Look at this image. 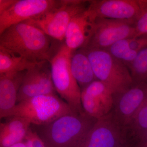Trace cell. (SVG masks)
Returning a JSON list of instances; mask_svg holds the SVG:
<instances>
[{
    "instance_id": "16",
    "label": "cell",
    "mask_w": 147,
    "mask_h": 147,
    "mask_svg": "<svg viewBox=\"0 0 147 147\" xmlns=\"http://www.w3.org/2000/svg\"><path fill=\"white\" fill-rule=\"evenodd\" d=\"M70 68L74 79L81 90L97 79L91 64L83 49L74 51L70 59Z\"/></svg>"
},
{
    "instance_id": "7",
    "label": "cell",
    "mask_w": 147,
    "mask_h": 147,
    "mask_svg": "<svg viewBox=\"0 0 147 147\" xmlns=\"http://www.w3.org/2000/svg\"><path fill=\"white\" fill-rule=\"evenodd\" d=\"M135 36L134 21L97 18L91 38L84 48L106 50L119 40Z\"/></svg>"
},
{
    "instance_id": "26",
    "label": "cell",
    "mask_w": 147,
    "mask_h": 147,
    "mask_svg": "<svg viewBox=\"0 0 147 147\" xmlns=\"http://www.w3.org/2000/svg\"><path fill=\"white\" fill-rule=\"evenodd\" d=\"M16 0H0V13L12 5Z\"/></svg>"
},
{
    "instance_id": "19",
    "label": "cell",
    "mask_w": 147,
    "mask_h": 147,
    "mask_svg": "<svg viewBox=\"0 0 147 147\" xmlns=\"http://www.w3.org/2000/svg\"><path fill=\"white\" fill-rule=\"evenodd\" d=\"M128 69L133 85L147 81V47L138 52Z\"/></svg>"
},
{
    "instance_id": "29",
    "label": "cell",
    "mask_w": 147,
    "mask_h": 147,
    "mask_svg": "<svg viewBox=\"0 0 147 147\" xmlns=\"http://www.w3.org/2000/svg\"><path fill=\"white\" fill-rule=\"evenodd\" d=\"M130 147L129 146H127L126 144H123L120 147Z\"/></svg>"
},
{
    "instance_id": "27",
    "label": "cell",
    "mask_w": 147,
    "mask_h": 147,
    "mask_svg": "<svg viewBox=\"0 0 147 147\" xmlns=\"http://www.w3.org/2000/svg\"><path fill=\"white\" fill-rule=\"evenodd\" d=\"M133 147H147V134L140 142Z\"/></svg>"
},
{
    "instance_id": "13",
    "label": "cell",
    "mask_w": 147,
    "mask_h": 147,
    "mask_svg": "<svg viewBox=\"0 0 147 147\" xmlns=\"http://www.w3.org/2000/svg\"><path fill=\"white\" fill-rule=\"evenodd\" d=\"M97 18L90 4L88 9L74 17L69 24L65 43L73 52L86 47L91 38Z\"/></svg>"
},
{
    "instance_id": "24",
    "label": "cell",
    "mask_w": 147,
    "mask_h": 147,
    "mask_svg": "<svg viewBox=\"0 0 147 147\" xmlns=\"http://www.w3.org/2000/svg\"><path fill=\"white\" fill-rule=\"evenodd\" d=\"M128 42L130 49L139 52L147 47V35L128 38Z\"/></svg>"
},
{
    "instance_id": "14",
    "label": "cell",
    "mask_w": 147,
    "mask_h": 147,
    "mask_svg": "<svg viewBox=\"0 0 147 147\" xmlns=\"http://www.w3.org/2000/svg\"><path fill=\"white\" fill-rule=\"evenodd\" d=\"M90 4L97 18L135 22L140 11L138 0H94Z\"/></svg>"
},
{
    "instance_id": "3",
    "label": "cell",
    "mask_w": 147,
    "mask_h": 147,
    "mask_svg": "<svg viewBox=\"0 0 147 147\" xmlns=\"http://www.w3.org/2000/svg\"><path fill=\"white\" fill-rule=\"evenodd\" d=\"M74 113L65 101L56 94L42 95L18 102L6 117H19L36 125H43Z\"/></svg>"
},
{
    "instance_id": "17",
    "label": "cell",
    "mask_w": 147,
    "mask_h": 147,
    "mask_svg": "<svg viewBox=\"0 0 147 147\" xmlns=\"http://www.w3.org/2000/svg\"><path fill=\"white\" fill-rule=\"evenodd\" d=\"M125 142L133 147L147 134V98L122 131Z\"/></svg>"
},
{
    "instance_id": "12",
    "label": "cell",
    "mask_w": 147,
    "mask_h": 147,
    "mask_svg": "<svg viewBox=\"0 0 147 147\" xmlns=\"http://www.w3.org/2000/svg\"><path fill=\"white\" fill-rule=\"evenodd\" d=\"M81 101L85 113L98 119L112 111L114 95L105 84L97 80L82 90Z\"/></svg>"
},
{
    "instance_id": "5",
    "label": "cell",
    "mask_w": 147,
    "mask_h": 147,
    "mask_svg": "<svg viewBox=\"0 0 147 147\" xmlns=\"http://www.w3.org/2000/svg\"><path fill=\"white\" fill-rule=\"evenodd\" d=\"M74 52L65 43L49 61L52 80L55 90L69 105L74 113H85L81 101L82 90L72 75L70 59Z\"/></svg>"
},
{
    "instance_id": "2",
    "label": "cell",
    "mask_w": 147,
    "mask_h": 147,
    "mask_svg": "<svg viewBox=\"0 0 147 147\" xmlns=\"http://www.w3.org/2000/svg\"><path fill=\"white\" fill-rule=\"evenodd\" d=\"M97 119L84 113L65 115L39 126L37 134L46 147H77Z\"/></svg>"
},
{
    "instance_id": "1",
    "label": "cell",
    "mask_w": 147,
    "mask_h": 147,
    "mask_svg": "<svg viewBox=\"0 0 147 147\" xmlns=\"http://www.w3.org/2000/svg\"><path fill=\"white\" fill-rule=\"evenodd\" d=\"M53 38L26 22L13 25L0 34V47L34 63L49 61L57 52Z\"/></svg>"
},
{
    "instance_id": "18",
    "label": "cell",
    "mask_w": 147,
    "mask_h": 147,
    "mask_svg": "<svg viewBox=\"0 0 147 147\" xmlns=\"http://www.w3.org/2000/svg\"><path fill=\"white\" fill-rule=\"evenodd\" d=\"M38 63L14 55L0 47V74L27 71Z\"/></svg>"
},
{
    "instance_id": "25",
    "label": "cell",
    "mask_w": 147,
    "mask_h": 147,
    "mask_svg": "<svg viewBox=\"0 0 147 147\" xmlns=\"http://www.w3.org/2000/svg\"><path fill=\"white\" fill-rule=\"evenodd\" d=\"M25 139L29 141L32 147H46L37 133L33 131L30 128L28 130Z\"/></svg>"
},
{
    "instance_id": "20",
    "label": "cell",
    "mask_w": 147,
    "mask_h": 147,
    "mask_svg": "<svg viewBox=\"0 0 147 147\" xmlns=\"http://www.w3.org/2000/svg\"><path fill=\"white\" fill-rule=\"evenodd\" d=\"M128 39L119 40L106 50L113 57L124 64L128 68L136 58L138 52L130 49L129 46Z\"/></svg>"
},
{
    "instance_id": "22",
    "label": "cell",
    "mask_w": 147,
    "mask_h": 147,
    "mask_svg": "<svg viewBox=\"0 0 147 147\" xmlns=\"http://www.w3.org/2000/svg\"><path fill=\"white\" fill-rule=\"evenodd\" d=\"M140 11L134 22L135 37L147 35V0H138Z\"/></svg>"
},
{
    "instance_id": "9",
    "label": "cell",
    "mask_w": 147,
    "mask_h": 147,
    "mask_svg": "<svg viewBox=\"0 0 147 147\" xmlns=\"http://www.w3.org/2000/svg\"><path fill=\"white\" fill-rule=\"evenodd\" d=\"M147 98V81L133 85L123 92L114 96L110 113L122 131Z\"/></svg>"
},
{
    "instance_id": "8",
    "label": "cell",
    "mask_w": 147,
    "mask_h": 147,
    "mask_svg": "<svg viewBox=\"0 0 147 147\" xmlns=\"http://www.w3.org/2000/svg\"><path fill=\"white\" fill-rule=\"evenodd\" d=\"M56 0H17L0 13V34L9 27L39 17L59 3Z\"/></svg>"
},
{
    "instance_id": "23",
    "label": "cell",
    "mask_w": 147,
    "mask_h": 147,
    "mask_svg": "<svg viewBox=\"0 0 147 147\" xmlns=\"http://www.w3.org/2000/svg\"><path fill=\"white\" fill-rule=\"evenodd\" d=\"M25 128L16 132L0 136V147H9L22 142L29 129Z\"/></svg>"
},
{
    "instance_id": "21",
    "label": "cell",
    "mask_w": 147,
    "mask_h": 147,
    "mask_svg": "<svg viewBox=\"0 0 147 147\" xmlns=\"http://www.w3.org/2000/svg\"><path fill=\"white\" fill-rule=\"evenodd\" d=\"M10 120L0 125V136L30 128L31 123L26 119L19 117H11Z\"/></svg>"
},
{
    "instance_id": "15",
    "label": "cell",
    "mask_w": 147,
    "mask_h": 147,
    "mask_svg": "<svg viewBox=\"0 0 147 147\" xmlns=\"http://www.w3.org/2000/svg\"><path fill=\"white\" fill-rule=\"evenodd\" d=\"M26 71L0 74V118H5L17 102L18 91Z\"/></svg>"
},
{
    "instance_id": "11",
    "label": "cell",
    "mask_w": 147,
    "mask_h": 147,
    "mask_svg": "<svg viewBox=\"0 0 147 147\" xmlns=\"http://www.w3.org/2000/svg\"><path fill=\"white\" fill-rule=\"evenodd\" d=\"M123 144L122 131L110 113L97 119L77 147H119Z\"/></svg>"
},
{
    "instance_id": "10",
    "label": "cell",
    "mask_w": 147,
    "mask_h": 147,
    "mask_svg": "<svg viewBox=\"0 0 147 147\" xmlns=\"http://www.w3.org/2000/svg\"><path fill=\"white\" fill-rule=\"evenodd\" d=\"M49 63L40 62L26 71L18 91L17 103L37 96L55 94Z\"/></svg>"
},
{
    "instance_id": "28",
    "label": "cell",
    "mask_w": 147,
    "mask_h": 147,
    "mask_svg": "<svg viewBox=\"0 0 147 147\" xmlns=\"http://www.w3.org/2000/svg\"><path fill=\"white\" fill-rule=\"evenodd\" d=\"M9 147H26V146L25 142H21Z\"/></svg>"
},
{
    "instance_id": "6",
    "label": "cell",
    "mask_w": 147,
    "mask_h": 147,
    "mask_svg": "<svg viewBox=\"0 0 147 147\" xmlns=\"http://www.w3.org/2000/svg\"><path fill=\"white\" fill-rule=\"evenodd\" d=\"M90 1L61 0L57 6L34 19L25 21L38 28L53 39L63 41L74 17L88 9Z\"/></svg>"
},
{
    "instance_id": "4",
    "label": "cell",
    "mask_w": 147,
    "mask_h": 147,
    "mask_svg": "<svg viewBox=\"0 0 147 147\" xmlns=\"http://www.w3.org/2000/svg\"><path fill=\"white\" fill-rule=\"evenodd\" d=\"M82 49L89 59L96 79L111 90L114 96L123 92L133 86L128 67L107 50Z\"/></svg>"
}]
</instances>
